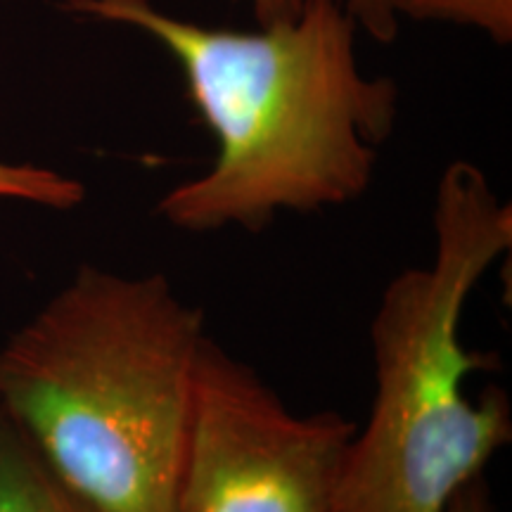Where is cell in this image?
<instances>
[{
	"instance_id": "obj_2",
	"label": "cell",
	"mask_w": 512,
	"mask_h": 512,
	"mask_svg": "<svg viewBox=\"0 0 512 512\" xmlns=\"http://www.w3.org/2000/svg\"><path fill=\"white\" fill-rule=\"evenodd\" d=\"M204 342L166 275L81 266L0 347V411L98 512H174Z\"/></svg>"
},
{
	"instance_id": "obj_4",
	"label": "cell",
	"mask_w": 512,
	"mask_h": 512,
	"mask_svg": "<svg viewBox=\"0 0 512 512\" xmlns=\"http://www.w3.org/2000/svg\"><path fill=\"white\" fill-rule=\"evenodd\" d=\"M358 422L297 415L207 337L174 512H332Z\"/></svg>"
},
{
	"instance_id": "obj_8",
	"label": "cell",
	"mask_w": 512,
	"mask_h": 512,
	"mask_svg": "<svg viewBox=\"0 0 512 512\" xmlns=\"http://www.w3.org/2000/svg\"><path fill=\"white\" fill-rule=\"evenodd\" d=\"M344 8L366 34L377 43H392L399 34L406 0H342Z\"/></svg>"
},
{
	"instance_id": "obj_5",
	"label": "cell",
	"mask_w": 512,
	"mask_h": 512,
	"mask_svg": "<svg viewBox=\"0 0 512 512\" xmlns=\"http://www.w3.org/2000/svg\"><path fill=\"white\" fill-rule=\"evenodd\" d=\"M0 512H98L76 496L0 411Z\"/></svg>"
},
{
	"instance_id": "obj_1",
	"label": "cell",
	"mask_w": 512,
	"mask_h": 512,
	"mask_svg": "<svg viewBox=\"0 0 512 512\" xmlns=\"http://www.w3.org/2000/svg\"><path fill=\"white\" fill-rule=\"evenodd\" d=\"M67 10L155 38L214 133L207 174L159 200L169 226L261 233L280 211L342 207L373 183L399 93L387 76L361 72L342 0H304L294 17L256 31L204 27L152 0H67Z\"/></svg>"
},
{
	"instance_id": "obj_10",
	"label": "cell",
	"mask_w": 512,
	"mask_h": 512,
	"mask_svg": "<svg viewBox=\"0 0 512 512\" xmlns=\"http://www.w3.org/2000/svg\"><path fill=\"white\" fill-rule=\"evenodd\" d=\"M302 3L304 0H252V8L259 27H268V24L297 15L302 10Z\"/></svg>"
},
{
	"instance_id": "obj_9",
	"label": "cell",
	"mask_w": 512,
	"mask_h": 512,
	"mask_svg": "<svg viewBox=\"0 0 512 512\" xmlns=\"http://www.w3.org/2000/svg\"><path fill=\"white\" fill-rule=\"evenodd\" d=\"M444 512H491L489 489H486L484 475L470 479L451 496Z\"/></svg>"
},
{
	"instance_id": "obj_6",
	"label": "cell",
	"mask_w": 512,
	"mask_h": 512,
	"mask_svg": "<svg viewBox=\"0 0 512 512\" xmlns=\"http://www.w3.org/2000/svg\"><path fill=\"white\" fill-rule=\"evenodd\" d=\"M0 200L69 211L86 200V188L72 176L34 164L0 162Z\"/></svg>"
},
{
	"instance_id": "obj_3",
	"label": "cell",
	"mask_w": 512,
	"mask_h": 512,
	"mask_svg": "<svg viewBox=\"0 0 512 512\" xmlns=\"http://www.w3.org/2000/svg\"><path fill=\"white\" fill-rule=\"evenodd\" d=\"M512 247V209L484 171L458 159L439 178L434 259L401 271L373 325L375 396L358 425L332 512H444L512 437L508 394L472 401L465 380L489 356L460 342L479 280Z\"/></svg>"
},
{
	"instance_id": "obj_7",
	"label": "cell",
	"mask_w": 512,
	"mask_h": 512,
	"mask_svg": "<svg viewBox=\"0 0 512 512\" xmlns=\"http://www.w3.org/2000/svg\"><path fill=\"white\" fill-rule=\"evenodd\" d=\"M403 17L475 27L501 46L512 41V0H406Z\"/></svg>"
}]
</instances>
